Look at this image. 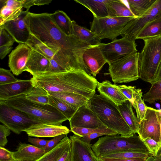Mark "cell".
Wrapping results in <instances>:
<instances>
[{"mask_svg": "<svg viewBox=\"0 0 161 161\" xmlns=\"http://www.w3.org/2000/svg\"><path fill=\"white\" fill-rule=\"evenodd\" d=\"M26 21L31 34L48 46L59 51L50 60L58 71L86 70L83 55L90 45L65 34L58 27L51 14L29 12Z\"/></svg>", "mask_w": 161, "mask_h": 161, "instance_id": "obj_1", "label": "cell"}, {"mask_svg": "<svg viewBox=\"0 0 161 161\" xmlns=\"http://www.w3.org/2000/svg\"><path fill=\"white\" fill-rule=\"evenodd\" d=\"M34 87L48 92H68L80 95L90 99L95 94L98 82L81 70L33 76Z\"/></svg>", "mask_w": 161, "mask_h": 161, "instance_id": "obj_2", "label": "cell"}, {"mask_svg": "<svg viewBox=\"0 0 161 161\" xmlns=\"http://www.w3.org/2000/svg\"><path fill=\"white\" fill-rule=\"evenodd\" d=\"M87 104L107 128L118 134L129 137L135 134L123 118L118 106L105 96L95 94Z\"/></svg>", "mask_w": 161, "mask_h": 161, "instance_id": "obj_3", "label": "cell"}, {"mask_svg": "<svg viewBox=\"0 0 161 161\" xmlns=\"http://www.w3.org/2000/svg\"><path fill=\"white\" fill-rule=\"evenodd\" d=\"M91 147L98 158L125 152L150 154L142 140L136 134L129 137L119 134L105 136L91 144Z\"/></svg>", "mask_w": 161, "mask_h": 161, "instance_id": "obj_4", "label": "cell"}, {"mask_svg": "<svg viewBox=\"0 0 161 161\" xmlns=\"http://www.w3.org/2000/svg\"><path fill=\"white\" fill-rule=\"evenodd\" d=\"M22 95L4 101L14 108L28 114L42 123L61 125L67 119L58 110L50 104H43L26 99Z\"/></svg>", "mask_w": 161, "mask_h": 161, "instance_id": "obj_5", "label": "cell"}, {"mask_svg": "<svg viewBox=\"0 0 161 161\" xmlns=\"http://www.w3.org/2000/svg\"><path fill=\"white\" fill-rule=\"evenodd\" d=\"M144 45L138 58L140 78L152 84L161 62V35L143 39Z\"/></svg>", "mask_w": 161, "mask_h": 161, "instance_id": "obj_6", "label": "cell"}, {"mask_svg": "<svg viewBox=\"0 0 161 161\" xmlns=\"http://www.w3.org/2000/svg\"><path fill=\"white\" fill-rule=\"evenodd\" d=\"M139 53H132L109 64V74L114 83H128L140 78Z\"/></svg>", "mask_w": 161, "mask_h": 161, "instance_id": "obj_7", "label": "cell"}, {"mask_svg": "<svg viewBox=\"0 0 161 161\" xmlns=\"http://www.w3.org/2000/svg\"><path fill=\"white\" fill-rule=\"evenodd\" d=\"M0 121L17 134L34 125L42 123L2 101H0Z\"/></svg>", "mask_w": 161, "mask_h": 161, "instance_id": "obj_8", "label": "cell"}, {"mask_svg": "<svg viewBox=\"0 0 161 161\" xmlns=\"http://www.w3.org/2000/svg\"><path fill=\"white\" fill-rule=\"evenodd\" d=\"M134 17L112 18L94 17L91 23L90 30L101 40L108 39L112 40L121 35L125 25Z\"/></svg>", "mask_w": 161, "mask_h": 161, "instance_id": "obj_9", "label": "cell"}, {"mask_svg": "<svg viewBox=\"0 0 161 161\" xmlns=\"http://www.w3.org/2000/svg\"><path fill=\"white\" fill-rule=\"evenodd\" d=\"M99 46L108 64L137 51L135 41L124 36L108 43H101Z\"/></svg>", "mask_w": 161, "mask_h": 161, "instance_id": "obj_10", "label": "cell"}, {"mask_svg": "<svg viewBox=\"0 0 161 161\" xmlns=\"http://www.w3.org/2000/svg\"><path fill=\"white\" fill-rule=\"evenodd\" d=\"M161 13V0H156L151 7L141 17L131 20L122 30L121 34L135 41L140 31Z\"/></svg>", "mask_w": 161, "mask_h": 161, "instance_id": "obj_11", "label": "cell"}, {"mask_svg": "<svg viewBox=\"0 0 161 161\" xmlns=\"http://www.w3.org/2000/svg\"><path fill=\"white\" fill-rule=\"evenodd\" d=\"M137 134L142 140L149 137L159 142L160 125L158 109L147 107L144 118L140 122Z\"/></svg>", "mask_w": 161, "mask_h": 161, "instance_id": "obj_12", "label": "cell"}, {"mask_svg": "<svg viewBox=\"0 0 161 161\" xmlns=\"http://www.w3.org/2000/svg\"><path fill=\"white\" fill-rule=\"evenodd\" d=\"M69 121L70 128L73 127L86 128H107L87 104L77 109Z\"/></svg>", "mask_w": 161, "mask_h": 161, "instance_id": "obj_13", "label": "cell"}, {"mask_svg": "<svg viewBox=\"0 0 161 161\" xmlns=\"http://www.w3.org/2000/svg\"><path fill=\"white\" fill-rule=\"evenodd\" d=\"M29 12L27 10L23 11L17 18L2 25L19 44H26L30 36V32L26 21Z\"/></svg>", "mask_w": 161, "mask_h": 161, "instance_id": "obj_14", "label": "cell"}, {"mask_svg": "<svg viewBox=\"0 0 161 161\" xmlns=\"http://www.w3.org/2000/svg\"><path fill=\"white\" fill-rule=\"evenodd\" d=\"M83 59L86 73L95 77L107 62L99 44L91 45L85 51Z\"/></svg>", "mask_w": 161, "mask_h": 161, "instance_id": "obj_15", "label": "cell"}, {"mask_svg": "<svg viewBox=\"0 0 161 161\" xmlns=\"http://www.w3.org/2000/svg\"><path fill=\"white\" fill-rule=\"evenodd\" d=\"M32 49L25 43H20L12 50L8 56V66L16 75L25 71L26 65Z\"/></svg>", "mask_w": 161, "mask_h": 161, "instance_id": "obj_16", "label": "cell"}, {"mask_svg": "<svg viewBox=\"0 0 161 161\" xmlns=\"http://www.w3.org/2000/svg\"><path fill=\"white\" fill-rule=\"evenodd\" d=\"M71 161H97L91 144L82 140L75 135L70 136Z\"/></svg>", "mask_w": 161, "mask_h": 161, "instance_id": "obj_17", "label": "cell"}, {"mask_svg": "<svg viewBox=\"0 0 161 161\" xmlns=\"http://www.w3.org/2000/svg\"><path fill=\"white\" fill-rule=\"evenodd\" d=\"M34 87L31 79L18 80L13 83L0 85V101H5L19 95H26Z\"/></svg>", "mask_w": 161, "mask_h": 161, "instance_id": "obj_18", "label": "cell"}, {"mask_svg": "<svg viewBox=\"0 0 161 161\" xmlns=\"http://www.w3.org/2000/svg\"><path fill=\"white\" fill-rule=\"evenodd\" d=\"M28 136L38 137H53L70 132L66 126L61 125L41 123L36 124L25 130Z\"/></svg>", "mask_w": 161, "mask_h": 161, "instance_id": "obj_19", "label": "cell"}, {"mask_svg": "<svg viewBox=\"0 0 161 161\" xmlns=\"http://www.w3.org/2000/svg\"><path fill=\"white\" fill-rule=\"evenodd\" d=\"M50 65L49 59L32 49L25 71L33 76H38L47 73L49 70Z\"/></svg>", "mask_w": 161, "mask_h": 161, "instance_id": "obj_20", "label": "cell"}, {"mask_svg": "<svg viewBox=\"0 0 161 161\" xmlns=\"http://www.w3.org/2000/svg\"><path fill=\"white\" fill-rule=\"evenodd\" d=\"M46 153L44 149L21 143L19 144L16 151L13 152L14 158L17 161H36Z\"/></svg>", "mask_w": 161, "mask_h": 161, "instance_id": "obj_21", "label": "cell"}, {"mask_svg": "<svg viewBox=\"0 0 161 161\" xmlns=\"http://www.w3.org/2000/svg\"><path fill=\"white\" fill-rule=\"evenodd\" d=\"M98 91L118 106L125 102L128 99L122 92L118 86L112 84L108 80L98 82Z\"/></svg>", "mask_w": 161, "mask_h": 161, "instance_id": "obj_22", "label": "cell"}, {"mask_svg": "<svg viewBox=\"0 0 161 161\" xmlns=\"http://www.w3.org/2000/svg\"><path fill=\"white\" fill-rule=\"evenodd\" d=\"M71 35L80 41L90 45L99 44L101 40L93 32L80 26L74 20L72 21Z\"/></svg>", "mask_w": 161, "mask_h": 161, "instance_id": "obj_23", "label": "cell"}, {"mask_svg": "<svg viewBox=\"0 0 161 161\" xmlns=\"http://www.w3.org/2000/svg\"><path fill=\"white\" fill-rule=\"evenodd\" d=\"M107 6L108 17L112 18L134 17L125 1L107 0Z\"/></svg>", "mask_w": 161, "mask_h": 161, "instance_id": "obj_24", "label": "cell"}, {"mask_svg": "<svg viewBox=\"0 0 161 161\" xmlns=\"http://www.w3.org/2000/svg\"><path fill=\"white\" fill-rule=\"evenodd\" d=\"M123 118L134 133H138L140 121L135 114L131 102L127 100L118 106Z\"/></svg>", "mask_w": 161, "mask_h": 161, "instance_id": "obj_25", "label": "cell"}, {"mask_svg": "<svg viewBox=\"0 0 161 161\" xmlns=\"http://www.w3.org/2000/svg\"><path fill=\"white\" fill-rule=\"evenodd\" d=\"M88 9L92 13L93 17L102 18L108 16L107 2V0H75Z\"/></svg>", "mask_w": 161, "mask_h": 161, "instance_id": "obj_26", "label": "cell"}, {"mask_svg": "<svg viewBox=\"0 0 161 161\" xmlns=\"http://www.w3.org/2000/svg\"><path fill=\"white\" fill-rule=\"evenodd\" d=\"M49 95L65 102L76 109L87 104L89 99L81 95L68 92H48Z\"/></svg>", "mask_w": 161, "mask_h": 161, "instance_id": "obj_27", "label": "cell"}, {"mask_svg": "<svg viewBox=\"0 0 161 161\" xmlns=\"http://www.w3.org/2000/svg\"><path fill=\"white\" fill-rule=\"evenodd\" d=\"M161 35V13L147 24L139 32L136 38L143 39Z\"/></svg>", "mask_w": 161, "mask_h": 161, "instance_id": "obj_28", "label": "cell"}, {"mask_svg": "<svg viewBox=\"0 0 161 161\" xmlns=\"http://www.w3.org/2000/svg\"><path fill=\"white\" fill-rule=\"evenodd\" d=\"M26 44L32 49L42 55L49 60L53 58L59 51L48 46L31 34Z\"/></svg>", "mask_w": 161, "mask_h": 161, "instance_id": "obj_29", "label": "cell"}, {"mask_svg": "<svg viewBox=\"0 0 161 161\" xmlns=\"http://www.w3.org/2000/svg\"><path fill=\"white\" fill-rule=\"evenodd\" d=\"M70 144V140L66 135L55 147L36 161H57Z\"/></svg>", "mask_w": 161, "mask_h": 161, "instance_id": "obj_30", "label": "cell"}, {"mask_svg": "<svg viewBox=\"0 0 161 161\" xmlns=\"http://www.w3.org/2000/svg\"><path fill=\"white\" fill-rule=\"evenodd\" d=\"M51 16L58 28L65 34L71 35L72 21L66 14L62 10H57Z\"/></svg>", "mask_w": 161, "mask_h": 161, "instance_id": "obj_31", "label": "cell"}, {"mask_svg": "<svg viewBox=\"0 0 161 161\" xmlns=\"http://www.w3.org/2000/svg\"><path fill=\"white\" fill-rule=\"evenodd\" d=\"M136 18L141 17L153 5L156 0H125Z\"/></svg>", "mask_w": 161, "mask_h": 161, "instance_id": "obj_32", "label": "cell"}, {"mask_svg": "<svg viewBox=\"0 0 161 161\" xmlns=\"http://www.w3.org/2000/svg\"><path fill=\"white\" fill-rule=\"evenodd\" d=\"M50 104L57 108L69 120L76 112L77 109L64 101L49 95Z\"/></svg>", "mask_w": 161, "mask_h": 161, "instance_id": "obj_33", "label": "cell"}, {"mask_svg": "<svg viewBox=\"0 0 161 161\" xmlns=\"http://www.w3.org/2000/svg\"><path fill=\"white\" fill-rule=\"evenodd\" d=\"M142 94L141 89H136L135 88L133 92V101L131 103L136 111V117L140 122L144 118L147 108L142 98Z\"/></svg>", "mask_w": 161, "mask_h": 161, "instance_id": "obj_34", "label": "cell"}, {"mask_svg": "<svg viewBox=\"0 0 161 161\" xmlns=\"http://www.w3.org/2000/svg\"><path fill=\"white\" fill-rule=\"evenodd\" d=\"M27 100L35 103L43 104H49L48 92L40 87H34L32 90L25 95Z\"/></svg>", "mask_w": 161, "mask_h": 161, "instance_id": "obj_35", "label": "cell"}, {"mask_svg": "<svg viewBox=\"0 0 161 161\" xmlns=\"http://www.w3.org/2000/svg\"><path fill=\"white\" fill-rule=\"evenodd\" d=\"M22 7L14 8L5 5L1 8L0 26L18 17L23 11Z\"/></svg>", "mask_w": 161, "mask_h": 161, "instance_id": "obj_36", "label": "cell"}, {"mask_svg": "<svg viewBox=\"0 0 161 161\" xmlns=\"http://www.w3.org/2000/svg\"><path fill=\"white\" fill-rule=\"evenodd\" d=\"M70 131L75 135L80 137L96 133H103L106 136L118 134L115 131L107 128H86L73 127L70 128Z\"/></svg>", "mask_w": 161, "mask_h": 161, "instance_id": "obj_37", "label": "cell"}, {"mask_svg": "<svg viewBox=\"0 0 161 161\" xmlns=\"http://www.w3.org/2000/svg\"><path fill=\"white\" fill-rule=\"evenodd\" d=\"M143 99L150 104L161 100V80L151 84L149 90L142 95Z\"/></svg>", "mask_w": 161, "mask_h": 161, "instance_id": "obj_38", "label": "cell"}, {"mask_svg": "<svg viewBox=\"0 0 161 161\" xmlns=\"http://www.w3.org/2000/svg\"><path fill=\"white\" fill-rule=\"evenodd\" d=\"M150 155H151L149 153L133 152H125L109 154L102 157L118 158L132 159L147 158Z\"/></svg>", "mask_w": 161, "mask_h": 161, "instance_id": "obj_39", "label": "cell"}, {"mask_svg": "<svg viewBox=\"0 0 161 161\" xmlns=\"http://www.w3.org/2000/svg\"><path fill=\"white\" fill-rule=\"evenodd\" d=\"M149 152L153 156H157L160 148L159 143L153 138L148 137L142 140Z\"/></svg>", "mask_w": 161, "mask_h": 161, "instance_id": "obj_40", "label": "cell"}, {"mask_svg": "<svg viewBox=\"0 0 161 161\" xmlns=\"http://www.w3.org/2000/svg\"><path fill=\"white\" fill-rule=\"evenodd\" d=\"M11 73L10 70L0 69V85L11 83L18 80Z\"/></svg>", "mask_w": 161, "mask_h": 161, "instance_id": "obj_41", "label": "cell"}, {"mask_svg": "<svg viewBox=\"0 0 161 161\" xmlns=\"http://www.w3.org/2000/svg\"><path fill=\"white\" fill-rule=\"evenodd\" d=\"M0 47L4 46H12L15 41L3 25L0 26Z\"/></svg>", "mask_w": 161, "mask_h": 161, "instance_id": "obj_42", "label": "cell"}, {"mask_svg": "<svg viewBox=\"0 0 161 161\" xmlns=\"http://www.w3.org/2000/svg\"><path fill=\"white\" fill-rule=\"evenodd\" d=\"M51 0H22V6L29 11L30 8L34 5H43L49 4Z\"/></svg>", "mask_w": 161, "mask_h": 161, "instance_id": "obj_43", "label": "cell"}, {"mask_svg": "<svg viewBox=\"0 0 161 161\" xmlns=\"http://www.w3.org/2000/svg\"><path fill=\"white\" fill-rule=\"evenodd\" d=\"M66 135L67 134L59 135L49 140L44 149L46 153L49 152L55 147Z\"/></svg>", "mask_w": 161, "mask_h": 161, "instance_id": "obj_44", "label": "cell"}, {"mask_svg": "<svg viewBox=\"0 0 161 161\" xmlns=\"http://www.w3.org/2000/svg\"><path fill=\"white\" fill-rule=\"evenodd\" d=\"M10 130L4 125H0V147H3L7 143V137L11 133Z\"/></svg>", "mask_w": 161, "mask_h": 161, "instance_id": "obj_45", "label": "cell"}, {"mask_svg": "<svg viewBox=\"0 0 161 161\" xmlns=\"http://www.w3.org/2000/svg\"><path fill=\"white\" fill-rule=\"evenodd\" d=\"M118 87L123 94L132 103L133 101L134 90L136 87L125 85H119Z\"/></svg>", "mask_w": 161, "mask_h": 161, "instance_id": "obj_46", "label": "cell"}, {"mask_svg": "<svg viewBox=\"0 0 161 161\" xmlns=\"http://www.w3.org/2000/svg\"><path fill=\"white\" fill-rule=\"evenodd\" d=\"M13 152L0 147V161H15Z\"/></svg>", "mask_w": 161, "mask_h": 161, "instance_id": "obj_47", "label": "cell"}, {"mask_svg": "<svg viewBox=\"0 0 161 161\" xmlns=\"http://www.w3.org/2000/svg\"><path fill=\"white\" fill-rule=\"evenodd\" d=\"M49 140L37 138H33L30 136L28 138V141L35 147L44 149Z\"/></svg>", "mask_w": 161, "mask_h": 161, "instance_id": "obj_48", "label": "cell"}, {"mask_svg": "<svg viewBox=\"0 0 161 161\" xmlns=\"http://www.w3.org/2000/svg\"><path fill=\"white\" fill-rule=\"evenodd\" d=\"M103 136H106V135L103 133H96L88 135L80 138L83 141L90 143L92 140Z\"/></svg>", "mask_w": 161, "mask_h": 161, "instance_id": "obj_49", "label": "cell"}, {"mask_svg": "<svg viewBox=\"0 0 161 161\" xmlns=\"http://www.w3.org/2000/svg\"><path fill=\"white\" fill-rule=\"evenodd\" d=\"M105 161H145L146 158H137L132 159L118 158L106 157H100Z\"/></svg>", "mask_w": 161, "mask_h": 161, "instance_id": "obj_50", "label": "cell"}, {"mask_svg": "<svg viewBox=\"0 0 161 161\" xmlns=\"http://www.w3.org/2000/svg\"><path fill=\"white\" fill-rule=\"evenodd\" d=\"M57 161H71V144Z\"/></svg>", "mask_w": 161, "mask_h": 161, "instance_id": "obj_51", "label": "cell"}, {"mask_svg": "<svg viewBox=\"0 0 161 161\" xmlns=\"http://www.w3.org/2000/svg\"><path fill=\"white\" fill-rule=\"evenodd\" d=\"M22 3V0H7L5 5L14 8H23Z\"/></svg>", "mask_w": 161, "mask_h": 161, "instance_id": "obj_52", "label": "cell"}, {"mask_svg": "<svg viewBox=\"0 0 161 161\" xmlns=\"http://www.w3.org/2000/svg\"><path fill=\"white\" fill-rule=\"evenodd\" d=\"M12 46H4L0 47V58L3 59L12 49Z\"/></svg>", "mask_w": 161, "mask_h": 161, "instance_id": "obj_53", "label": "cell"}, {"mask_svg": "<svg viewBox=\"0 0 161 161\" xmlns=\"http://www.w3.org/2000/svg\"><path fill=\"white\" fill-rule=\"evenodd\" d=\"M145 161H161V156L158 155L157 156L150 155L146 158Z\"/></svg>", "mask_w": 161, "mask_h": 161, "instance_id": "obj_54", "label": "cell"}, {"mask_svg": "<svg viewBox=\"0 0 161 161\" xmlns=\"http://www.w3.org/2000/svg\"><path fill=\"white\" fill-rule=\"evenodd\" d=\"M161 80V62L159 67L156 78L153 83L157 82Z\"/></svg>", "mask_w": 161, "mask_h": 161, "instance_id": "obj_55", "label": "cell"}, {"mask_svg": "<svg viewBox=\"0 0 161 161\" xmlns=\"http://www.w3.org/2000/svg\"><path fill=\"white\" fill-rule=\"evenodd\" d=\"M158 116L159 118L160 125V136L159 141V143L160 147H161V109L158 110Z\"/></svg>", "mask_w": 161, "mask_h": 161, "instance_id": "obj_56", "label": "cell"}, {"mask_svg": "<svg viewBox=\"0 0 161 161\" xmlns=\"http://www.w3.org/2000/svg\"><path fill=\"white\" fill-rule=\"evenodd\" d=\"M158 155L161 156V147L159 151Z\"/></svg>", "mask_w": 161, "mask_h": 161, "instance_id": "obj_57", "label": "cell"}, {"mask_svg": "<svg viewBox=\"0 0 161 161\" xmlns=\"http://www.w3.org/2000/svg\"><path fill=\"white\" fill-rule=\"evenodd\" d=\"M97 161H105L102 160V159H101L100 158H97Z\"/></svg>", "mask_w": 161, "mask_h": 161, "instance_id": "obj_58", "label": "cell"}, {"mask_svg": "<svg viewBox=\"0 0 161 161\" xmlns=\"http://www.w3.org/2000/svg\"><path fill=\"white\" fill-rule=\"evenodd\" d=\"M15 161H17V160H15Z\"/></svg>", "mask_w": 161, "mask_h": 161, "instance_id": "obj_59", "label": "cell"}]
</instances>
